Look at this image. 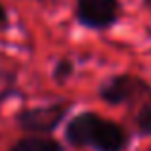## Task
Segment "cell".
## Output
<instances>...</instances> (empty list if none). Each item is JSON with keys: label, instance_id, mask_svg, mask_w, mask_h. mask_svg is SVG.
I'll return each mask as SVG.
<instances>
[{"label": "cell", "instance_id": "cell-4", "mask_svg": "<svg viewBox=\"0 0 151 151\" xmlns=\"http://www.w3.org/2000/svg\"><path fill=\"white\" fill-rule=\"evenodd\" d=\"M126 144H128V134L121 124L100 119L90 140V147L96 151H122Z\"/></svg>", "mask_w": 151, "mask_h": 151}, {"label": "cell", "instance_id": "cell-5", "mask_svg": "<svg viewBox=\"0 0 151 151\" xmlns=\"http://www.w3.org/2000/svg\"><path fill=\"white\" fill-rule=\"evenodd\" d=\"M100 115L96 113H78L67 122L65 126V138L73 147H88L92 134L96 130V124L100 122Z\"/></svg>", "mask_w": 151, "mask_h": 151}, {"label": "cell", "instance_id": "cell-7", "mask_svg": "<svg viewBox=\"0 0 151 151\" xmlns=\"http://www.w3.org/2000/svg\"><path fill=\"white\" fill-rule=\"evenodd\" d=\"M15 82H17L15 69L0 55V101L15 92Z\"/></svg>", "mask_w": 151, "mask_h": 151}, {"label": "cell", "instance_id": "cell-9", "mask_svg": "<svg viewBox=\"0 0 151 151\" xmlns=\"http://www.w3.org/2000/svg\"><path fill=\"white\" fill-rule=\"evenodd\" d=\"M136 126L140 134L144 136H151V100L142 105V109L136 115Z\"/></svg>", "mask_w": 151, "mask_h": 151}, {"label": "cell", "instance_id": "cell-2", "mask_svg": "<svg viewBox=\"0 0 151 151\" xmlns=\"http://www.w3.org/2000/svg\"><path fill=\"white\" fill-rule=\"evenodd\" d=\"M75 15L88 29H109L121 17V0H77Z\"/></svg>", "mask_w": 151, "mask_h": 151}, {"label": "cell", "instance_id": "cell-11", "mask_svg": "<svg viewBox=\"0 0 151 151\" xmlns=\"http://www.w3.org/2000/svg\"><path fill=\"white\" fill-rule=\"evenodd\" d=\"M144 6L147 8V10H151V0H144Z\"/></svg>", "mask_w": 151, "mask_h": 151}, {"label": "cell", "instance_id": "cell-8", "mask_svg": "<svg viewBox=\"0 0 151 151\" xmlns=\"http://www.w3.org/2000/svg\"><path fill=\"white\" fill-rule=\"evenodd\" d=\"M73 71H75V63L71 61V59H67V58H61L58 63H55L52 77H54V81H55V82L63 84L65 81H69V78H71Z\"/></svg>", "mask_w": 151, "mask_h": 151}, {"label": "cell", "instance_id": "cell-6", "mask_svg": "<svg viewBox=\"0 0 151 151\" xmlns=\"http://www.w3.org/2000/svg\"><path fill=\"white\" fill-rule=\"evenodd\" d=\"M8 151H63L61 144L50 136H25Z\"/></svg>", "mask_w": 151, "mask_h": 151}, {"label": "cell", "instance_id": "cell-1", "mask_svg": "<svg viewBox=\"0 0 151 151\" xmlns=\"http://www.w3.org/2000/svg\"><path fill=\"white\" fill-rule=\"evenodd\" d=\"M71 109V101H55L48 105L27 107L15 115L17 126L27 134H50L59 126V122L65 119Z\"/></svg>", "mask_w": 151, "mask_h": 151}, {"label": "cell", "instance_id": "cell-10", "mask_svg": "<svg viewBox=\"0 0 151 151\" xmlns=\"http://www.w3.org/2000/svg\"><path fill=\"white\" fill-rule=\"evenodd\" d=\"M8 25H10V15H8L6 6H4V4L0 2V33L8 29Z\"/></svg>", "mask_w": 151, "mask_h": 151}, {"label": "cell", "instance_id": "cell-3", "mask_svg": "<svg viewBox=\"0 0 151 151\" xmlns=\"http://www.w3.org/2000/svg\"><path fill=\"white\" fill-rule=\"evenodd\" d=\"M100 96L111 105H119L138 96H151V86L136 75H117L101 84Z\"/></svg>", "mask_w": 151, "mask_h": 151}]
</instances>
